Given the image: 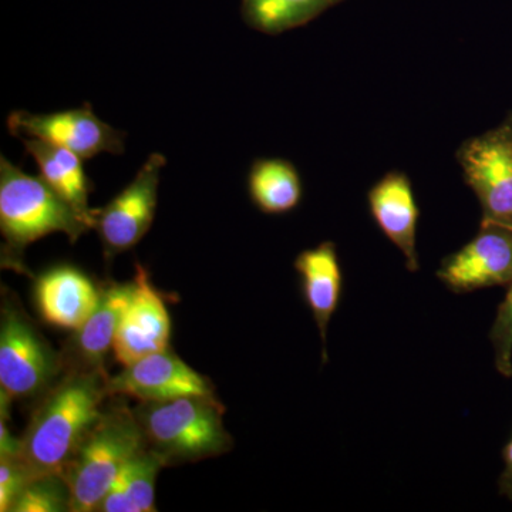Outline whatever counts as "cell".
<instances>
[{
	"mask_svg": "<svg viewBox=\"0 0 512 512\" xmlns=\"http://www.w3.org/2000/svg\"><path fill=\"white\" fill-rule=\"evenodd\" d=\"M100 295L92 278L72 265L47 269L33 286L40 318L59 329H79L99 305Z\"/></svg>",
	"mask_w": 512,
	"mask_h": 512,
	"instance_id": "4fadbf2b",
	"label": "cell"
},
{
	"mask_svg": "<svg viewBox=\"0 0 512 512\" xmlns=\"http://www.w3.org/2000/svg\"><path fill=\"white\" fill-rule=\"evenodd\" d=\"M144 447L134 410L113 396L64 470L72 493V512H96L101 498L134 454Z\"/></svg>",
	"mask_w": 512,
	"mask_h": 512,
	"instance_id": "277c9868",
	"label": "cell"
},
{
	"mask_svg": "<svg viewBox=\"0 0 512 512\" xmlns=\"http://www.w3.org/2000/svg\"><path fill=\"white\" fill-rule=\"evenodd\" d=\"M133 291L134 281L101 286L99 305L79 329L73 330L62 350L64 370L106 372L104 360L113 349L121 315Z\"/></svg>",
	"mask_w": 512,
	"mask_h": 512,
	"instance_id": "5bb4252c",
	"label": "cell"
},
{
	"mask_svg": "<svg viewBox=\"0 0 512 512\" xmlns=\"http://www.w3.org/2000/svg\"><path fill=\"white\" fill-rule=\"evenodd\" d=\"M93 229L42 177L0 157V232L5 239L2 265L22 272L23 255L33 242L62 232L74 244Z\"/></svg>",
	"mask_w": 512,
	"mask_h": 512,
	"instance_id": "7a4b0ae2",
	"label": "cell"
},
{
	"mask_svg": "<svg viewBox=\"0 0 512 512\" xmlns=\"http://www.w3.org/2000/svg\"><path fill=\"white\" fill-rule=\"evenodd\" d=\"M35 477L20 457H0V511L9 512L30 478Z\"/></svg>",
	"mask_w": 512,
	"mask_h": 512,
	"instance_id": "7402d4cb",
	"label": "cell"
},
{
	"mask_svg": "<svg viewBox=\"0 0 512 512\" xmlns=\"http://www.w3.org/2000/svg\"><path fill=\"white\" fill-rule=\"evenodd\" d=\"M144 446L164 466L197 463L231 451L224 406L215 396H185L167 402H138L134 407Z\"/></svg>",
	"mask_w": 512,
	"mask_h": 512,
	"instance_id": "3957f363",
	"label": "cell"
},
{
	"mask_svg": "<svg viewBox=\"0 0 512 512\" xmlns=\"http://www.w3.org/2000/svg\"><path fill=\"white\" fill-rule=\"evenodd\" d=\"M345 0H241V15L249 28L281 35L301 28Z\"/></svg>",
	"mask_w": 512,
	"mask_h": 512,
	"instance_id": "ac0fdd59",
	"label": "cell"
},
{
	"mask_svg": "<svg viewBox=\"0 0 512 512\" xmlns=\"http://www.w3.org/2000/svg\"><path fill=\"white\" fill-rule=\"evenodd\" d=\"M26 153L36 161L40 177L64 198L80 215L93 225L96 210L89 207L92 181L83 167V158L67 148L47 143L39 138H20Z\"/></svg>",
	"mask_w": 512,
	"mask_h": 512,
	"instance_id": "2e32d148",
	"label": "cell"
},
{
	"mask_svg": "<svg viewBox=\"0 0 512 512\" xmlns=\"http://www.w3.org/2000/svg\"><path fill=\"white\" fill-rule=\"evenodd\" d=\"M72 507L69 484L60 474L30 478L9 512H63Z\"/></svg>",
	"mask_w": 512,
	"mask_h": 512,
	"instance_id": "d6986e66",
	"label": "cell"
},
{
	"mask_svg": "<svg viewBox=\"0 0 512 512\" xmlns=\"http://www.w3.org/2000/svg\"><path fill=\"white\" fill-rule=\"evenodd\" d=\"M501 458H503V471L497 480L498 494L512 501V434L501 451Z\"/></svg>",
	"mask_w": 512,
	"mask_h": 512,
	"instance_id": "cb8c5ba5",
	"label": "cell"
},
{
	"mask_svg": "<svg viewBox=\"0 0 512 512\" xmlns=\"http://www.w3.org/2000/svg\"><path fill=\"white\" fill-rule=\"evenodd\" d=\"M248 194L252 204L264 214H288L301 204V175L284 158H259L249 170Z\"/></svg>",
	"mask_w": 512,
	"mask_h": 512,
	"instance_id": "e0dca14e",
	"label": "cell"
},
{
	"mask_svg": "<svg viewBox=\"0 0 512 512\" xmlns=\"http://www.w3.org/2000/svg\"><path fill=\"white\" fill-rule=\"evenodd\" d=\"M167 158L153 153L130 184L106 205L96 210L94 229L106 259L136 247L156 218L161 170Z\"/></svg>",
	"mask_w": 512,
	"mask_h": 512,
	"instance_id": "52a82bcc",
	"label": "cell"
},
{
	"mask_svg": "<svg viewBox=\"0 0 512 512\" xmlns=\"http://www.w3.org/2000/svg\"><path fill=\"white\" fill-rule=\"evenodd\" d=\"M96 511L99 512H138L137 505L134 504L133 498L128 493L127 485L124 483L123 477H119L111 484L107 493L101 498Z\"/></svg>",
	"mask_w": 512,
	"mask_h": 512,
	"instance_id": "603a6c76",
	"label": "cell"
},
{
	"mask_svg": "<svg viewBox=\"0 0 512 512\" xmlns=\"http://www.w3.org/2000/svg\"><path fill=\"white\" fill-rule=\"evenodd\" d=\"M109 373L64 370L45 394L22 440L20 458L33 476L60 474L69 466L77 448L100 419L110 394Z\"/></svg>",
	"mask_w": 512,
	"mask_h": 512,
	"instance_id": "6da1fadb",
	"label": "cell"
},
{
	"mask_svg": "<svg viewBox=\"0 0 512 512\" xmlns=\"http://www.w3.org/2000/svg\"><path fill=\"white\" fill-rule=\"evenodd\" d=\"M22 440L12 436L5 419H0V457H19Z\"/></svg>",
	"mask_w": 512,
	"mask_h": 512,
	"instance_id": "d4e9b609",
	"label": "cell"
},
{
	"mask_svg": "<svg viewBox=\"0 0 512 512\" xmlns=\"http://www.w3.org/2000/svg\"><path fill=\"white\" fill-rule=\"evenodd\" d=\"M110 397L123 396L138 402H167L185 396H215L210 379L200 375L170 348L124 366L109 376Z\"/></svg>",
	"mask_w": 512,
	"mask_h": 512,
	"instance_id": "30bf717a",
	"label": "cell"
},
{
	"mask_svg": "<svg viewBox=\"0 0 512 512\" xmlns=\"http://www.w3.org/2000/svg\"><path fill=\"white\" fill-rule=\"evenodd\" d=\"M494 350L495 370L505 379L512 377V282L507 286L503 301L495 312L493 326L488 333Z\"/></svg>",
	"mask_w": 512,
	"mask_h": 512,
	"instance_id": "44dd1931",
	"label": "cell"
},
{
	"mask_svg": "<svg viewBox=\"0 0 512 512\" xmlns=\"http://www.w3.org/2000/svg\"><path fill=\"white\" fill-rule=\"evenodd\" d=\"M8 130L13 137L39 138L67 148L83 160L124 151L123 131L104 123L90 104L49 114L13 111L8 117Z\"/></svg>",
	"mask_w": 512,
	"mask_h": 512,
	"instance_id": "ba28073f",
	"label": "cell"
},
{
	"mask_svg": "<svg viewBox=\"0 0 512 512\" xmlns=\"http://www.w3.org/2000/svg\"><path fill=\"white\" fill-rule=\"evenodd\" d=\"M463 178L481 207V222L512 227V111L497 127L457 150Z\"/></svg>",
	"mask_w": 512,
	"mask_h": 512,
	"instance_id": "8992f818",
	"label": "cell"
},
{
	"mask_svg": "<svg viewBox=\"0 0 512 512\" xmlns=\"http://www.w3.org/2000/svg\"><path fill=\"white\" fill-rule=\"evenodd\" d=\"M367 205L384 237L402 252L407 271H419L420 208L409 175L400 171L383 175L367 192Z\"/></svg>",
	"mask_w": 512,
	"mask_h": 512,
	"instance_id": "7c38bea8",
	"label": "cell"
},
{
	"mask_svg": "<svg viewBox=\"0 0 512 512\" xmlns=\"http://www.w3.org/2000/svg\"><path fill=\"white\" fill-rule=\"evenodd\" d=\"M448 291L471 293L512 282V227L481 222L476 237L447 255L436 272Z\"/></svg>",
	"mask_w": 512,
	"mask_h": 512,
	"instance_id": "9c48e42d",
	"label": "cell"
},
{
	"mask_svg": "<svg viewBox=\"0 0 512 512\" xmlns=\"http://www.w3.org/2000/svg\"><path fill=\"white\" fill-rule=\"evenodd\" d=\"M64 373L62 352L43 338L18 299L3 292L0 315V393L39 399Z\"/></svg>",
	"mask_w": 512,
	"mask_h": 512,
	"instance_id": "5b68a950",
	"label": "cell"
},
{
	"mask_svg": "<svg viewBox=\"0 0 512 512\" xmlns=\"http://www.w3.org/2000/svg\"><path fill=\"white\" fill-rule=\"evenodd\" d=\"M303 301L311 311L322 339V360L328 362V329L343 296V271L338 248L332 241L305 249L293 262Z\"/></svg>",
	"mask_w": 512,
	"mask_h": 512,
	"instance_id": "9a60e30c",
	"label": "cell"
},
{
	"mask_svg": "<svg viewBox=\"0 0 512 512\" xmlns=\"http://www.w3.org/2000/svg\"><path fill=\"white\" fill-rule=\"evenodd\" d=\"M133 281V295L121 315L111 349L123 366L170 348L171 319L163 295L151 284L143 265H136Z\"/></svg>",
	"mask_w": 512,
	"mask_h": 512,
	"instance_id": "8fae6325",
	"label": "cell"
},
{
	"mask_svg": "<svg viewBox=\"0 0 512 512\" xmlns=\"http://www.w3.org/2000/svg\"><path fill=\"white\" fill-rule=\"evenodd\" d=\"M164 467L163 460L144 446L121 470V477L138 512L156 511V480Z\"/></svg>",
	"mask_w": 512,
	"mask_h": 512,
	"instance_id": "ffe728a7",
	"label": "cell"
}]
</instances>
